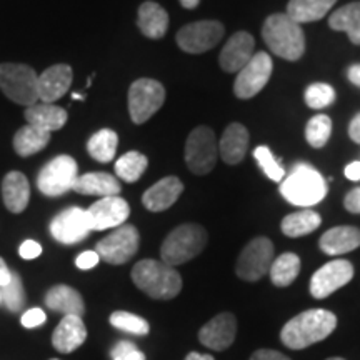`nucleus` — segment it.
Returning a JSON list of instances; mask_svg holds the SVG:
<instances>
[{"mask_svg":"<svg viewBox=\"0 0 360 360\" xmlns=\"http://www.w3.org/2000/svg\"><path fill=\"white\" fill-rule=\"evenodd\" d=\"M182 192V180L177 177H165L155 182L150 188H147L142 195V204L150 212H164L177 202Z\"/></svg>","mask_w":360,"mask_h":360,"instance_id":"20","label":"nucleus"},{"mask_svg":"<svg viewBox=\"0 0 360 360\" xmlns=\"http://www.w3.org/2000/svg\"><path fill=\"white\" fill-rule=\"evenodd\" d=\"M344 207L352 214H360V187L350 191L344 199Z\"/></svg>","mask_w":360,"mask_h":360,"instance_id":"45","label":"nucleus"},{"mask_svg":"<svg viewBox=\"0 0 360 360\" xmlns=\"http://www.w3.org/2000/svg\"><path fill=\"white\" fill-rule=\"evenodd\" d=\"M72 98H75V101H84V96H80V94H72Z\"/></svg>","mask_w":360,"mask_h":360,"instance_id":"53","label":"nucleus"},{"mask_svg":"<svg viewBox=\"0 0 360 360\" xmlns=\"http://www.w3.org/2000/svg\"><path fill=\"white\" fill-rule=\"evenodd\" d=\"M51 360H58V359H51Z\"/></svg>","mask_w":360,"mask_h":360,"instance_id":"55","label":"nucleus"},{"mask_svg":"<svg viewBox=\"0 0 360 360\" xmlns=\"http://www.w3.org/2000/svg\"><path fill=\"white\" fill-rule=\"evenodd\" d=\"M335 101V90L328 84H312L305 90V103L310 109L321 110L332 105Z\"/></svg>","mask_w":360,"mask_h":360,"instance_id":"39","label":"nucleus"},{"mask_svg":"<svg viewBox=\"0 0 360 360\" xmlns=\"http://www.w3.org/2000/svg\"><path fill=\"white\" fill-rule=\"evenodd\" d=\"M274 262V244L267 237H257L250 240L238 255L236 272L242 281L257 282L269 274Z\"/></svg>","mask_w":360,"mask_h":360,"instance_id":"11","label":"nucleus"},{"mask_svg":"<svg viewBox=\"0 0 360 360\" xmlns=\"http://www.w3.org/2000/svg\"><path fill=\"white\" fill-rule=\"evenodd\" d=\"M272 70V58L267 52L254 53L250 60L238 70L236 82H233V94L242 101L255 97L267 85Z\"/></svg>","mask_w":360,"mask_h":360,"instance_id":"12","label":"nucleus"},{"mask_svg":"<svg viewBox=\"0 0 360 360\" xmlns=\"http://www.w3.org/2000/svg\"><path fill=\"white\" fill-rule=\"evenodd\" d=\"M72 191L82 193V195L112 197L119 195L122 187H120V182L114 177V175L103 172H90L77 177Z\"/></svg>","mask_w":360,"mask_h":360,"instance_id":"28","label":"nucleus"},{"mask_svg":"<svg viewBox=\"0 0 360 360\" xmlns=\"http://www.w3.org/2000/svg\"><path fill=\"white\" fill-rule=\"evenodd\" d=\"M207 245V232L199 224L179 225L169 233L160 247L162 262L175 267L192 260Z\"/></svg>","mask_w":360,"mask_h":360,"instance_id":"5","label":"nucleus"},{"mask_svg":"<svg viewBox=\"0 0 360 360\" xmlns=\"http://www.w3.org/2000/svg\"><path fill=\"white\" fill-rule=\"evenodd\" d=\"M130 215V207L122 197H102L87 209L89 224L92 231H107L125 224Z\"/></svg>","mask_w":360,"mask_h":360,"instance_id":"16","label":"nucleus"},{"mask_svg":"<svg viewBox=\"0 0 360 360\" xmlns=\"http://www.w3.org/2000/svg\"><path fill=\"white\" fill-rule=\"evenodd\" d=\"M19 254H20V257L25 259V260L37 259L39 255L42 254V245H40L39 242H35V240H25L24 244L20 245Z\"/></svg>","mask_w":360,"mask_h":360,"instance_id":"43","label":"nucleus"},{"mask_svg":"<svg viewBox=\"0 0 360 360\" xmlns=\"http://www.w3.org/2000/svg\"><path fill=\"white\" fill-rule=\"evenodd\" d=\"M92 232L89 224L87 210L80 207H69L57 214L51 222V233L57 242L65 245L79 244L84 238H87Z\"/></svg>","mask_w":360,"mask_h":360,"instance_id":"15","label":"nucleus"},{"mask_svg":"<svg viewBox=\"0 0 360 360\" xmlns=\"http://www.w3.org/2000/svg\"><path fill=\"white\" fill-rule=\"evenodd\" d=\"M337 0H290L287 4V15L297 24H307L323 19Z\"/></svg>","mask_w":360,"mask_h":360,"instance_id":"29","label":"nucleus"},{"mask_svg":"<svg viewBox=\"0 0 360 360\" xmlns=\"http://www.w3.org/2000/svg\"><path fill=\"white\" fill-rule=\"evenodd\" d=\"M132 282L155 300H170L182 290V277L162 260L143 259L132 269Z\"/></svg>","mask_w":360,"mask_h":360,"instance_id":"2","label":"nucleus"},{"mask_svg":"<svg viewBox=\"0 0 360 360\" xmlns=\"http://www.w3.org/2000/svg\"><path fill=\"white\" fill-rule=\"evenodd\" d=\"M165 89L154 79H139L129 89V114L134 124H143L164 105Z\"/></svg>","mask_w":360,"mask_h":360,"instance_id":"8","label":"nucleus"},{"mask_svg":"<svg viewBox=\"0 0 360 360\" xmlns=\"http://www.w3.org/2000/svg\"><path fill=\"white\" fill-rule=\"evenodd\" d=\"M262 39L276 56L289 62L299 60L305 52V35L300 24L287 13H272L264 22Z\"/></svg>","mask_w":360,"mask_h":360,"instance_id":"3","label":"nucleus"},{"mask_svg":"<svg viewBox=\"0 0 360 360\" xmlns=\"http://www.w3.org/2000/svg\"><path fill=\"white\" fill-rule=\"evenodd\" d=\"M217 162V141L214 130L199 125L191 132L186 142V164L195 175L212 172Z\"/></svg>","mask_w":360,"mask_h":360,"instance_id":"7","label":"nucleus"},{"mask_svg":"<svg viewBox=\"0 0 360 360\" xmlns=\"http://www.w3.org/2000/svg\"><path fill=\"white\" fill-rule=\"evenodd\" d=\"M139 244H141V236H139L137 229L134 225L124 224L117 227L110 236L97 242L96 252L107 264L122 265L127 264L137 254Z\"/></svg>","mask_w":360,"mask_h":360,"instance_id":"10","label":"nucleus"},{"mask_svg":"<svg viewBox=\"0 0 360 360\" xmlns=\"http://www.w3.org/2000/svg\"><path fill=\"white\" fill-rule=\"evenodd\" d=\"M328 27L339 32H347L350 42L360 45V2L347 4L332 12Z\"/></svg>","mask_w":360,"mask_h":360,"instance_id":"30","label":"nucleus"},{"mask_svg":"<svg viewBox=\"0 0 360 360\" xmlns=\"http://www.w3.org/2000/svg\"><path fill=\"white\" fill-rule=\"evenodd\" d=\"M72 79L74 72L70 65L57 64L49 67L39 75V101L42 103L57 102L70 89Z\"/></svg>","mask_w":360,"mask_h":360,"instance_id":"18","label":"nucleus"},{"mask_svg":"<svg viewBox=\"0 0 360 360\" xmlns=\"http://www.w3.org/2000/svg\"><path fill=\"white\" fill-rule=\"evenodd\" d=\"M45 305L53 312H60L64 315H77L82 317L85 314V304L82 295L69 285H53L45 294Z\"/></svg>","mask_w":360,"mask_h":360,"instance_id":"26","label":"nucleus"},{"mask_svg":"<svg viewBox=\"0 0 360 360\" xmlns=\"http://www.w3.org/2000/svg\"><path fill=\"white\" fill-rule=\"evenodd\" d=\"M349 135L355 143H360V114L355 115L352 119V122H350Z\"/></svg>","mask_w":360,"mask_h":360,"instance_id":"47","label":"nucleus"},{"mask_svg":"<svg viewBox=\"0 0 360 360\" xmlns=\"http://www.w3.org/2000/svg\"><path fill=\"white\" fill-rule=\"evenodd\" d=\"M110 323L119 330L129 332L134 335H146L150 330V326L146 319L139 317V315L124 312V310H117L110 315Z\"/></svg>","mask_w":360,"mask_h":360,"instance_id":"37","label":"nucleus"},{"mask_svg":"<svg viewBox=\"0 0 360 360\" xmlns=\"http://www.w3.org/2000/svg\"><path fill=\"white\" fill-rule=\"evenodd\" d=\"M2 199L12 214L24 212L30 200V186L24 174L13 170L4 177Z\"/></svg>","mask_w":360,"mask_h":360,"instance_id":"23","label":"nucleus"},{"mask_svg":"<svg viewBox=\"0 0 360 360\" xmlns=\"http://www.w3.org/2000/svg\"><path fill=\"white\" fill-rule=\"evenodd\" d=\"M237 321L233 314L224 312L215 315L212 321H209L199 332V340L205 347L212 350L229 349L236 340Z\"/></svg>","mask_w":360,"mask_h":360,"instance_id":"17","label":"nucleus"},{"mask_svg":"<svg viewBox=\"0 0 360 360\" xmlns=\"http://www.w3.org/2000/svg\"><path fill=\"white\" fill-rule=\"evenodd\" d=\"M47 321V315L42 309H30L22 315V326L27 328H34L42 326V323Z\"/></svg>","mask_w":360,"mask_h":360,"instance_id":"42","label":"nucleus"},{"mask_svg":"<svg viewBox=\"0 0 360 360\" xmlns=\"http://www.w3.org/2000/svg\"><path fill=\"white\" fill-rule=\"evenodd\" d=\"M0 300H2V297H0Z\"/></svg>","mask_w":360,"mask_h":360,"instance_id":"56","label":"nucleus"},{"mask_svg":"<svg viewBox=\"0 0 360 360\" xmlns=\"http://www.w3.org/2000/svg\"><path fill=\"white\" fill-rule=\"evenodd\" d=\"M85 339H87V328H85L82 317L64 315V319L52 334V345L60 354H70L77 350Z\"/></svg>","mask_w":360,"mask_h":360,"instance_id":"21","label":"nucleus"},{"mask_svg":"<svg viewBox=\"0 0 360 360\" xmlns=\"http://www.w3.org/2000/svg\"><path fill=\"white\" fill-rule=\"evenodd\" d=\"M354 278V265L349 260H332L317 270L310 278V294L314 299H326Z\"/></svg>","mask_w":360,"mask_h":360,"instance_id":"14","label":"nucleus"},{"mask_svg":"<svg viewBox=\"0 0 360 360\" xmlns=\"http://www.w3.org/2000/svg\"><path fill=\"white\" fill-rule=\"evenodd\" d=\"M281 193L292 205L312 207L327 195V182L312 165L297 164L294 172L281 184Z\"/></svg>","mask_w":360,"mask_h":360,"instance_id":"4","label":"nucleus"},{"mask_svg":"<svg viewBox=\"0 0 360 360\" xmlns=\"http://www.w3.org/2000/svg\"><path fill=\"white\" fill-rule=\"evenodd\" d=\"M347 77H349V80L354 85H357V87H360V65L359 64L349 67Z\"/></svg>","mask_w":360,"mask_h":360,"instance_id":"50","label":"nucleus"},{"mask_svg":"<svg viewBox=\"0 0 360 360\" xmlns=\"http://www.w3.org/2000/svg\"><path fill=\"white\" fill-rule=\"evenodd\" d=\"M250 360H290L287 355H283L277 350H270V349H260L257 352L252 354Z\"/></svg>","mask_w":360,"mask_h":360,"instance_id":"46","label":"nucleus"},{"mask_svg":"<svg viewBox=\"0 0 360 360\" xmlns=\"http://www.w3.org/2000/svg\"><path fill=\"white\" fill-rule=\"evenodd\" d=\"M345 177L349 180H360V160L352 162L345 167Z\"/></svg>","mask_w":360,"mask_h":360,"instance_id":"49","label":"nucleus"},{"mask_svg":"<svg viewBox=\"0 0 360 360\" xmlns=\"http://www.w3.org/2000/svg\"><path fill=\"white\" fill-rule=\"evenodd\" d=\"M254 157L255 160L259 162V165L262 167L264 174L267 175L269 179H272L274 182H281V180L283 179V169L282 165L278 164V160L274 157L272 150H270L269 147L265 146H260L254 150Z\"/></svg>","mask_w":360,"mask_h":360,"instance_id":"40","label":"nucleus"},{"mask_svg":"<svg viewBox=\"0 0 360 360\" xmlns=\"http://www.w3.org/2000/svg\"><path fill=\"white\" fill-rule=\"evenodd\" d=\"M0 90L19 105L39 103V75L25 64H0Z\"/></svg>","mask_w":360,"mask_h":360,"instance_id":"6","label":"nucleus"},{"mask_svg":"<svg viewBox=\"0 0 360 360\" xmlns=\"http://www.w3.org/2000/svg\"><path fill=\"white\" fill-rule=\"evenodd\" d=\"M179 2L184 8H187V11H192V8L199 7L200 0H179Z\"/></svg>","mask_w":360,"mask_h":360,"instance_id":"52","label":"nucleus"},{"mask_svg":"<svg viewBox=\"0 0 360 360\" xmlns=\"http://www.w3.org/2000/svg\"><path fill=\"white\" fill-rule=\"evenodd\" d=\"M255 40L249 32H236L220 52L219 64L224 72L233 74L244 67L254 56Z\"/></svg>","mask_w":360,"mask_h":360,"instance_id":"19","label":"nucleus"},{"mask_svg":"<svg viewBox=\"0 0 360 360\" xmlns=\"http://www.w3.org/2000/svg\"><path fill=\"white\" fill-rule=\"evenodd\" d=\"M225 34L219 20H197L184 25L177 32L175 42L187 53H204L214 49Z\"/></svg>","mask_w":360,"mask_h":360,"instance_id":"13","label":"nucleus"},{"mask_svg":"<svg viewBox=\"0 0 360 360\" xmlns=\"http://www.w3.org/2000/svg\"><path fill=\"white\" fill-rule=\"evenodd\" d=\"M77 162L70 155H58L44 165L39 172L37 187L47 197H60L72 191L79 177Z\"/></svg>","mask_w":360,"mask_h":360,"instance_id":"9","label":"nucleus"},{"mask_svg":"<svg viewBox=\"0 0 360 360\" xmlns=\"http://www.w3.org/2000/svg\"><path fill=\"white\" fill-rule=\"evenodd\" d=\"M319 245L327 255L347 254L360 247V229L352 227V225H340V227L330 229L321 237Z\"/></svg>","mask_w":360,"mask_h":360,"instance_id":"24","label":"nucleus"},{"mask_svg":"<svg viewBox=\"0 0 360 360\" xmlns=\"http://www.w3.org/2000/svg\"><path fill=\"white\" fill-rule=\"evenodd\" d=\"M0 297H2L4 304L7 305V309L11 312H19V310H22L25 304V292L19 274L12 272L11 282L0 289Z\"/></svg>","mask_w":360,"mask_h":360,"instance_id":"38","label":"nucleus"},{"mask_svg":"<svg viewBox=\"0 0 360 360\" xmlns=\"http://www.w3.org/2000/svg\"><path fill=\"white\" fill-rule=\"evenodd\" d=\"M270 281L277 287H287L295 281L300 272V259L297 254L287 252L282 254L281 257L274 260L270 265Z\"/></svg>","mask_w":360,"mask_h":360,"instance_id":"34","label":"nucleus"},{"mask_svg":"<svg viewBox=\"0 0 360 360\" xmlns=\"http://www.w3.org/2000/svg\"><path fill=\"white\" fill-rule=\"evenodd\" d=\"M148 160L141 152H127L115 162L117 177L122 179L124 182H137L147 170Z\"/></svg>","mask_w":360,"mask_h":360,"instance_id":"35","label":"nucleus"},{"mask_svg":"<svg viewBox=\"0 0 360 360\" xmlns=\"http://www.w3.org/2000/svg\"><path fill=\"white\" fill-rule=\"evenodd\" d=\"M337 327V317L330 310L312 309L295 315L285 323L281 332V340L285 347L302 350L327 339Z\"/></svg>","mask_w":360,"mask_h":360,"instance_id":"1","label":"nucleus"},{"mask_svg":"<svg viewBox=\"0 0 360 360\" xmlns=\"http://www.w3.org/2000/svg\"><path fill=\"white\" fill-rule=\"evenodd\" d=\"M322 219L315 210L305 209L300 210V212H294L287 217H283L281 229L283 236L287 237H302L307 236V233L317 231L321 227Z\"/></svg>","mask_w":360,"mask_h":360,"instance_id":"32","label":"nucleus"},{"mask_svg":"<svg viewBox=\"0 0 360 360\" xmlns=\"http://www.w3.org/2000/svg\"><path fill=\"white\" fill-rule=\"evenodd\" d=\"M332 134V120L328 115L319 114L314 115L305 127V139L310 143V147L322 148L328 142Z\"/></svg>","mask_w":360,"mask_h":360,"instance_id":"36","label":"nucleus"},{"mask_svg":"<svg viewBox=\"0 0 360 360\" xmlns=\"http://www.w3.org/2000/svg\"><path fill=\"white\" fill-rule=\"evenodd\" d=\"M327 360H345V359H342V357H330V359H327Z\"/></svg>","mask_w":360,"mask_h":360,"instance_id":"54","label":"nucleus"},{"mask_svg":"<svg viewBox=\"0 0 360 360\" xmlns=\"http://www.w3.org/2000/svg\"><path fill=\"white\" fill-rule=\"evenodd\" d=\"M247 148H249V130L242 124L229 125L219 142V152L222 160L229 165H236L244 159Z\"/></svg>","mask_w":360,"mask_h":360,"instance_id":"22","label":"nucleus"},{"mask_svg":"<svg viewBox=\"0 0 360 360\" xmlns=\"http://www.w3.org/2000/svg\"><path fill=\"white\" fill-rule=\"evenodd\" d=\"M112 360H146V355L141 352L135 344L127 340L119 342L114 349H112Z\"/></svg>","mask_w":360,"mask_h":360,"instance_id":"41","label":"nucleus"},{"mask_svg":"<svg viewBox=\"0 0 360 360\" xmlns=\"http://www.w3.org/2000/svg\"><path fill=\"white\" fill-rule=\"evenodd\" d=\"M24 117L27 124L47 130V132L60 130L67 124V119H69L67 110L58 105H53V103H35L32 107H27Z\"/></svg>","mask_w":360,"mask_h":360,"instance_id":"27","label":"nucleus"},{"mask_svg":"<svg viewBox=\"0 0 360 360\" xmlns=\"http://www.w3.org/2000/svg\"><path fill=\"white\" fill-rule=\"evenodd\" d=\"M117 146H119V135L110 129H102L89 139L87 150L92 159L107 164L115 157Z\"/></svg>","mask_w":360,"mask_h":360,"instance_id":"33","label":"nucleus"},{"mask_svg":"<svg viewBox=\"0 0 360 360\" xmlns=\"http://www.w3.org/2000/svg\"><path fill=\"white\" fill-rule=\"evenodd\" d=\"M11 277H12V270L7 267L6 260L0 257V289L6 287L7 283L11 282Z\"/></svg>","mask_w":360,"mask_h":360,"instance_id":"48","label":"nucleus"},{"mask_svg":"<svg viewBox=\"0 0 360 360\" xmlns=\"http://www.w3.org/2000/svg\"><path fill=\"white\" fill-rule=\"evenodd\" d=\"M49 142H51V132L27 124L13 135V150L20 157H30L47 147Z\"/></svg>","mask_w":360,"mask_h":360,"instance_id":"31","label":"nucleus"},{"mask_svg":"<svg viewBox=\"0 0 360 360\" xmlns=\"http://www.w3.org/2000/svg\"><path fill=\"white\" fill-rule=\"evenodd\" d=\"M98 260H101V257H98V254L96 250H85L79 255L77 260H75V265L82 270H89V269L96 267V265L98 264Z\"/></svg>","mask_w":360,"mask_h":360,"instance_id":"44","label":"nucleus"},{"mask_svg":"<svg viewBox=\"0 0 360 360\" xmlns=\"http://www.w3.org/2000/svg\"><path fill=\"white\" fill-rule=\"evenodd\" d=\"M186 360H215L212 355L209 354H199V352H191L186 357Z\"/></svg>","mask_w":360,"mask_h":360,"instance_id":"51","label":"nucleus"},{"mask_svg":"<svg viewBox=\"0 0 360 360\" xmlns=\"http://www.w3.org/2000/svg\"><path fill=\"white\" fill-rule=\"evenodd\" d=\"M137 25L147 39H162L169 30V13L157 2H143L139 7Z\"/></svg>","mask_w":360,"mask_h":360,"instance_id":"25","label":"nucleus"}]
</instances>
